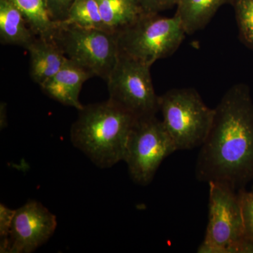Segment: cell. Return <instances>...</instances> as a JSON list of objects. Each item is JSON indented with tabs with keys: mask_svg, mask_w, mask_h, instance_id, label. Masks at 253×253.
<instances>
[{
	"mask_svg": "<svg viewBox=\"0 0 253 253\" xmlns=\"http://www.w3.org/2000/svg\"><path fill=\"white\" fill-rule=\"evenodd\" d=\"M201 147L195 169L198 180L224 183L237 191L253 181V101L246 84L226 91Z\"/></svg>",
	"mask_w": 253,
	"mask_h": 253,
	"instance_id": "obj_1",
	"label": "cell"
},
{
	"mask_svg": "<svg viewBox=\"0 0 253 253\" xmlns=\"http://www.w3.org/2000/svg\"><path fill=\"white\" fill-rule=\"evenodd\" d=\"M71 129V141L93 163L109 168L124 161L129 135L136 118L108 99L79 110Z\"/></svg>",
	"mask_w": 253,
	"mask_h": 253,
	"instance_id": "obj_2",
	"label": "cell"
},
{
	"mask_svg": "<svg viewBox=\"0 0 253 253\" xmlns=\"http://www.w3.org/2000/svg\"><path fill=\"white\" fill-rule=\"evenodd\" d=\"M209 184V216L199 253H253V243L245 237L239 191L217 181Z\"/></svg>",
	"mask_w": 253,
	"mask_h": 253,
	"instance_id": "obj_3",
	"label": "cell"
},
{
	"mask_svg": "<svg viewBox=\"0 0 253 253\" xmlns=\"http://www.w3.org/2000/svg\"><path fill=\"white\" fill-rule=\"evenodd\" d=\"M186 35L180 18L145 14L118 33L120 54L151 66L172 55Z\"/></svg>",
	"mask_w": 253,
	"mask_h": 253,
	"instance_id": "obj_4",
	"label": "cell"
},
{
	"mask_svg": "<svg viewBox=\"0 0 253 253\" xmlns=\"http://www.w3.org/2000/svg\"><path fill=\"white\" fill-rule=\"evenodd\" d=\"M163 123L176 151L202 146L209 134L214 109L205 104L194 88L173 89L159 96Z\"/></svg>",
	"mask_w": 253,
	"mask_h": 253,
	"instance_id": "obj_5",
	"label": "cell"
},
{
	"mask_svg": "<svg viewBox=\"0 0 253 253\" xmlns=\"http://www.w3.org/2000/svg\"><path fill=\"white\" fill-rule=\"evenodd\" d=\"M58 26L54 41L68 59L107 81L119 58L117 33L97 28Z\"/></svg>",
	"mask_w": 253,
	"mask_h": 253,
	"instance_id": "obj_6",
	"label": "cell"
},
{
	"mask_svg": "<svg viewBox=\"0 0 253 253\" xmlns=\"http://www.w3.org/2000/svg\"><path fill=\"white\" fill-rule=\"evenodd\" d=\"M176 151L162 121L156 116L138 118L129 135L124 161L131 179L146 186L163 161Z\"/></svg>",
	"mask_w": 253,
	"mask_h": 253,
	"instance_id": "obj_7",
	"label": "cell"
},
{
	"mask_svg": "<svg viewBox=\"0 0 253 253\" xmlns=\"http://www.w3.org/2000/svg\"><path fill=\"white\" fill-rule=\"evenodd\" d=\"M151 66L119 55L108 79L109 100L136 118L156 116L159 96L151 80Z\"/></svg>",
	"mask_w": 253,
	"mask_h": 253,
	"instance_id": "obj_8",
	"label": "cell"
},
{
	"mask_svg": "<svg viewBox=\"0 0 253 253\" xmlns=\"http://www.w3.org/2000/svg\"><path fill=\"white\" fill-rule=\"evenodd\" d=\"M57 226L56 216L38 201H28L16 210L7 253H31L41 247L54 234Z\"/></svg>",
	"mask_w": 253,
	"mask_h": 253,
	"instance_id": "obj_9",
	"label": "cell"
},
{
	"mask_svg": "<svg viewBox=\"0 0 253 253\" xmlns=\"http://www.w3.org/2000/svg\"><path fill=\"white\" fill-rule=\"evenodd\" d=\"M91 77L94 76L89 71L68 59L59 72L41 87L51 99L79 111L84 106L79 100L82 87Z\"/></svg>",
	"mask_w": 253,
	"mask_h": 253,
	"instance_id": "obj_10",
	"label": "cell"
},
{
	"mask_svg": "<svg viewBox=\"0 0 253 253\" xmlns=\"http://www.w3.org/2000/svg\"><path fill=\"white\" fill-rule=\"evenodd\" d=\"M26 49L30 54L31 78L40 86L59 72L68 61L54 40L36 37Z\"/></svg>",
	"mask_w": 253,
	"mask_h": 253,
	"instance_id": "obj_11",
	"label": "cell"
},
{
	"mask_svg": "<svg viewBox=\"0 0 253 253\" xmlns=\"http://www.w3.org/2000/svg\"><path fill=\"white\" fill-rule=\"evenodd\" d=\"M26 18L11 0H0L1 44L27 48L36 38Z\"/></svg>",
	"mask_w": 253,
	"mask_h": 253,
	"instance_id": "obj_12",
	"label": "cell"
},
{
	"mask_svg": "<svg viewBox=\"0 0 253 253\" xmlns=\"http://www.w3.org/2000/svg\"><path fill=\"white\" fill-rule=\"evenodd\" d=\"M234 0H177L176 15L180 18L186 35L206 27L217 10Z\"/></svg>",
	"mask_w": 253,
	"mask_h": 253,
	"instance_id": "obj_13",
	"label": "cell"
},
{
	"mask_svg": "<svg viewBox=\"0 0 253 253\" xmlns=\"http://www.w3.org/2000/svg\"><path fill=\"white\" fill-rule=\"evenodd\" d=\"M106 31L118 33L146 14L136 0H96Z\"/></svg>",
	"mask_w": 253,
	"mask_h": 253,
	"instance_id": "obj_14",
	"label": "cell"
},
{
	"mask_svg": "<svg viewBox=\"0 0 253 253\" xmlns=\"http://www.w3.org/2000/svg\"><path fill=\"white\" fill-rule=\"evenodd\" d=\"M21 11L37 37L54 40L58 23L50 16L46 0H11Z\"/></svg>",
	"mask_w": 253,
	"mask_h": 253,
	"instance_id": "obj_15",
	"label": "cell"
},
{
	"mask_svg": "<svg viewBox=\"0 0 253 253\" xmlns=\"http://www.w3.org/2000/svg\"><path fill=\"white\" fill-rule=\"evenodd\" d=\"M58 24L106 30L96 0H74L67 17Z\"/></svg>",
	"mask_w": 253,
	"mask_h": 253,
	"instance_id": "obj_16",
	"label": "cell"
},
{
	"mask_svg": "<svg viewBox=\"0 0 253 253\" xmlns=\"http://www.w3.org/2000/svg\"><path fill=\"white\" fill-rule=\"evenodd\" d=\"M240 37L253 49V0H234L232 3Z\"/></svg>",
	"mask_w": 253,
	"mask_h": 253,
	"instance_id": "obj_17",
	"label": "cell"
},
{
	"mask_svg": "<svg viewBox=\"0 0 253 253\" xmlns=\"http://www.w3.org/2000/svg\"><path fill=\"white\" fill-rule=\"evenodd\" d=\"M243 218L245 237L253 243V192L245 189L239 190Z\"/></svg>",
	"mask_w": 253,
	"mask_h": 253,
	"instance_id": "obj_18",
	"label": "cell"
},
{
	"mask_svg": "<svg viewBox=\"0 0 253 253\" xmlns=\"http://www.w3.org/2000/svg\"><path fill=\"white\" fill-rule=\"evenodd\" d=\"M16 210L0 204V252L7 253L8 244Z\"/></svg>",
	"mask_w": 253,
	"mask_h": 253,
	"instance_id": "obj_19",
	"label": "cell"
},
{
	"mask_svg": "<svg viewBox=\"0 0 253 253\" xmlns=\"http://www.w3.org/2000/svg\"><path fill=\"white\" fill-rule=\"evenodd\" d=\"M74 0H46L50 16L56 23L64 21Z\"/></svg>",
	"mask_w": 253,
	"mask_h": 253,
	"instance_id": "obj_20",
	"label": "cell"
},
{
	"mask_svg": "<svg viewBox=\"0 0 253 253\" xmlns=\"http://www.w3.org/2000/svg\"><path fill=\"white\" fill-rule=\"evenodd\" d=\"M145 12L158 14L176 6L177 0H136Z\"/></svg>",
	"mask_w": 253,
	"mask_h": 253,
	"instance_id": "obj_21",
	"label": "cell"
},
{
	"mask_svg": "<svg viewBox=\"0 0 253 253\" xmlns=\"http://www.w3.org/2000/svg\"><path fill=\"white\" fill-rule=\"evenodd\" d=\"M251 191H252V192H253V186H252V189H251Z\"/></svg>",
	"mask_w": 253,
	"mask_h": 253,
	"instance_id": "obj_22",
	"label": "cell"
}]
</instances>
